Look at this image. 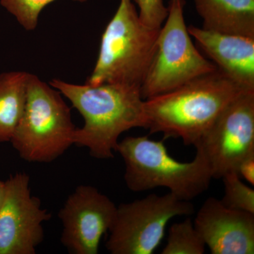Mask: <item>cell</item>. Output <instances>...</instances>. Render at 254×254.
Masks as SVG:
<instances>
[{
  "label": "cell",
  "mask_w": 254,
  "mask_h": 254,
  "mask_svg": "<svg viewBox=\"0 0 254 254\" xmlns=\"http://www.w3.org/2000/svg\"><path fill=\"white\" fill-rule=\"evenodd\" d=\"M49 84L83 117L84 125L76 128L73 145L86 147L93 158H114L122 133L138 127L147 128L140 87L118 83L78 85L59 78L51 80Z\"/></svg>",
  "instance_id": "6da1fadb"
},
{
  "label": "cell",
  "mask_w": 254,
  "mask_h": 254,
  "mask_svg": "<svg viewBox=\"0 0 254 254\" xmlns=\"http://www.w3.org/2000/svg\"><path fill=\"white\" fill-rule=\"evenodd\" d=\"M252 91L218 69L163 94L144 100L147 128L163 133V140L182 138L193 145L230 103Z\"/></svg>",
  "instance_id": "7a4b0ae2"
},
{
  "label": "cell",
  "mask_w": 254,
  "mask_h": 254,
  "mask_svg": "<svg viewBox=\"0 0 254 254\" xmlns=\"http://www.w3.org/2000/svg\"><path fill=\"white\" fill-rule=\"evenodd\" d=\"M159 32L142 22L132 0H120L102 35L98 59L86 83L141 88L155 57Z\"/></svg>",
  "instance_id": "3957f363"
},
{
  "label": "cell",
  "mask_w": 254,
  "mask_h": 254,
  "mask_svg": "<svg viewBox=\"0 0 254 254\" xmlns=\"http://www.w3.org/2000/svg\"><path fill=\"white\" fill-rule=\"evenodd\" d=\"M164 141L128 136L119 141L116 151L125 162V183L135 192L166 187L177 198L190 201L208 190L213 180L208 162L198 150L190 163L175 160Z\"/></svg>",
  "instance_id": "277c9868"
},
{
  "label": "cell",
  "mask_w": 254,
  "mask_h": 254,
  "mask_svg": "<svg viewBox=\"0 0 254 254\" xmlns=\"http://www.w3.org/2000/svg\"><path fill=\"white\" fill-rule=\"evenodd\" d=\"M76 127L63 95L30 73L24 109L11 142L23 160L48 163L73 145Z\"/></svg>",
  "instance_id": "5b68a950"
},
{
  "label": "cell",
  "mask_w": 254,
  "mask_h": 254,
  "mask_svg": "<svg viewBox=\"0 0 254 254\" xmlns=\"http://www.w3.org/2000/svg\"><path fill=\"white\" fill-rule=\"evenodd\" d=\"M186 1L170 0L154 58L141 86L143 100L163 94L218 69L192 42L184 16Z\"/></svg>",
  "instance_id": "8992f818"
},
{
  "label": "cell",
  "mask_w": 254,
  "mask_h": 254,
  "mask_svg": "<svg viewBox=\"0 0 254 254\" xmlns=\"http://www.w3.org/2000/svg\"><path fill=\"white\" fill-rule=\"evenodd\" d=\"M193 213L192 203L171 192L163 195L152 193L123 203L118 206L105 247L112 254H152L163 240L172 218Z\"/></svg>",
  "instance_id": "52a82bcc"
},
{
  "label": "cell",
  "mask_w": 254,
  "mask_h": 254,
  "mask_svg": "<svg viewBox=\"0 0 254 254\" xmlns=\"http://www.w3.org/2000/svg\"><path fill=\"white\" fill-rule=\"evenodd\" d=\"M208 162L213 179L236 172L254 155V91L239 95L195 143Z\"/></svg>",
  "instance_id": "ba28073f"
},
{
  "label": "cell",
  "mask_w": 254,
  "mask_h": 254,
  "mask_svg": "<svg viewBox=\"0 0 254 254\" xmlns=\"http://www.w3.org/2000/svg\"><path fill=\"white\" fill-rule=\"evenodd\" d=\"M51 215L32 195L30 177L16 173L5 182L0 208V254H35L44 240L43 223Z\"/></svg>",
  "instance_id": "9c48e42d"
},
{
  "label": "cell",
  "mask_w": 254,
  "mask_h": 254,
  "mask_svg": "<svg viewBox=\"0 0 254 254\" xmlns=\"http://www.w3.org/2000/svg\"><path fill=\"white\" fill-rule=\"evenodd\" d=\"M117 210L113 200L98 189L79 185L58 214L63 225L62 244L71 254H98L100 240L113 227Z\"/></svg>",
  "instance_id": "30bf717a"
},
{
  "label": "cell",
  "mask_w": 254,
  "mask_h": 254,
  "mask_svg": "<svg viewBox=\"0 0 254 254\" xmlns=\"http://www.w3.org/2000/svg\"><path fill=\"white\" fill-rule=\"evenodd\" d=\"M193 225L211 254H254L253 213L227 208L210 197L200 207Z\"/></svg>",
  "instance_id": "8fae6325"
},
{
  "label": "cell",
  "mask_w": 254,
  "mask_h": 254,
  "mask_svg": "<svg viewBox=\"0 0 254 254\" xmlns=\"http://www.w3.org/2000/svg\"><path fill=\"white\" fill-rule=\"evenodd\" d=\"M187 28L219 70L246 89L254 91V38L194 26Z\"/></svg>",
  "instance_id": "7c38bea8"
},
{
  "label": "cell",
  "mask_w": 254,
  "mask_h": 254,
  "mask_svg": "<svg viewBox=\"0 0 254 254\" xmlns=\"http://www.w3.org/2000/svg\"><path fill=\"white\" fill-rule=\"evenodd\" d=\"M203 28L254 38V0H193Z\"/></svg>",
  "instance_id": "4fadbf2b"
},
{
  "label": "cell",
  "mask_w": 254,
  "mask_h": 254,
  "mask_svg": "<svg viewBox=\"0 0 254 254\" xmlns=\"http://www.w3.org/2000/svg\"><path fill=\"white\" fill-rule=\"evenodd\" d=\"M30 73H0V143L10 141L22 115Z\"/></svg>",
  "instance_id": "5bb4252c"
},
{
  "label": "cell",
  "mask_w": 254,
  "mask_h": 254,
  "mask_svg": "<svg viewBox=\"0 0 254 254\" xmlns=\"http://www.w3.org/2000/svg\"><path fill=\"white\" fill-rule=\"evenodd\" d=\"M205 249L203 239L188 218L170 227L168 243L162 254H203Z\"/></svg>",
  "instance_id": "9a60e30c"
},
{
  "label": "cell",
  "mask_w": 254,
  "mask_h": 254,
  "mask_svg": "<svg viewBox=\"0 0 254 254\" xmlns=\"http://www.w3.org/2000/svg\"><path fill=\"white\" fill-rule=\"evenodd\" d=\"M225 193L222 204L234 210L254 214V190L242 182L236 172H230L222 177Z\"/></svg>",
  "instance_id": "2e32d148"
},
{
  "label": "cell",
  "mask_w": 254,
  "mask_h": 254,
  "mask_svg": "<svg viewBox=\"0 0 254 254\" xmlns=\"http://www.w3.org/2000/svg\"><path fill=\"white\" fill-rule=\"evenodd\" d=\"M56 0H0V4L14 16L26 31H34L43 9ZM86 2L88 0H73Z\"/></svg>",
  "instance_id": "e0dca14e"
},
{
  "label": "cell",
  "mask_w": 254,
  "mask_h": 254,
  "mask_svg": "<svg viewBox=\"0 0 254 254\" xmlns=\"http://www.w3.org/2000/svg\"><path fill=\"white\" fill-rule=\"evenodd\" d=\"M138 6L142 22L153 28H160L168 15L163 0H132Z\"/></svg>",
  "instance_id": "ac0fdd59"
},
{
  "label": "cell",
  "mask_w": 254,
  "mask_h": 254,
  "mask_svg": "<svg viewBox=\"0 0 254 254\" xmlns=\"http://www.w3.org/2000/svg\"><path fill=\"white\" fill-rule=\"evenodd\" d=\"M240 178L247 180L252 186L254 185V155L242 160L236 170Z\"/></svg>",
  "instance_id": "d6986e66"
},
{
  "label": "cell",
  "mask_w": 254,
  "mask_h": 254,
  "mask_svg": "<svg viewBox=\"0 0 254 254\" xmlns=\"http://www.w3.org/2000/svg\"><path fill=\"white\" fill-rule=\"evenodd\" d=\"M5 193V182L0 180V208L2 205L3 200H4Z\"/></svg>",
  "instance_id": "ffe728a7"
}]
</instances>
